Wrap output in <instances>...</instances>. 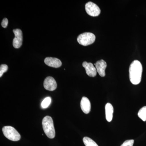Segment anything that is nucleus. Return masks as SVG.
Masks as SVG:
<instances>
[{"mask_svg": "<svg viewBox=\"0 0 146 146\" xmlns=\"http://www.w3.org/2000/svg\"><path fill=\"white\" fill-rule=\"evenodd\" d=\"M8 24V20L7 18H5L3 19L1 23V25L3 27L5 28L7 27Z\"/></svg>", "mask_w": 146, "mask_h": 146, "instance_id": "a211bd4d", "label": "nucleus"}, {"mask_svg": "<svg viewBox=\"0 0 146 146\" xmlns=\"http://www.w3.org/2000/svg\"><path fill=\"white\" fill-rule=\"evenodd\" d=\"M143 72V66L140 61L134 60L129 68V77L131 83L137 85L141 82Z\"/></svg>", "mask_w": 146, "mask_h": 146, "instance_id": "f257e3e1", "label": "nucleus"}, {"mask_svg": "<svg viewBox=\"0 0 146 146\" xmlns=\"http://www.w3.org/2000/svg\"><path fill=\"white\" fill-rule=\"evenodd\" d=\"M83 141L85 146H98L95 141L88 137H84Z\"/></svg>", "mask_w": 146, "mask_h": 146, "instance_id": "ddd939ff", "label": "nucleus"}, {"mask_svg": "<svg viewBox=\"0 0 146 146\" xmlns=\"http://www.w3.org/2000/svg\"><path fill=\"white\" fill-rule=\"evenodd\" d=\"M51 102V98L50 97H47L43 100L42 104L41 106L43 108H46L49 106Z\"/></svg>", "mask_w": 146, "mask_h": 146, "instance_id": "2eb2a0df", "label": "nucleus"}, {"mask_svg": "<svg viewBox=\"0 0 146 146\" xmlns=\"http://www.w3.org/2000/svg\"><path fill=\"white\" fill-rule=\"evenodd\" d=\"M80 107L82 110L85 114H89L91 111V105L88 98L85 97H82L80 102Z\"/></svg>", "mask_w": 146, "mask_h": 146, "instance_id": "9b49d317", "label": "nucleus"}, {"mask_svg": "<svg viewBox=\"0 0 146 146\" xmlns=\"http://www.w3.org/2000/svg\"><path fill=\"white\" fill-rule=\"evenodd\" d=\"M94 65L100 76L104 77L106 75L105 70L107 67L106 62L104 60H101L97 61Z\"/></svg>", "mask_w": 146, "mask_h": 146, "instance_id": "1a4fd4ad", "label": "nucleus"}, {"mask_svg": "<svg viewBox=\"0 0 146 146\" xmlns=\"http://www.w3.org/2000/svg\"><path fill=\"white\" fill-rule=\"evenodd\" d=\"M42 125L43 130L47 137L51 139L54 138L55 136V131L51 117L46 116L42 120Z\"/></svg>", "mask_w": 146, "mask_h": 146, "instance_id": "f03ea898", "label": "nucleus"}, {"mask_svg": "<svg viewBox=\"0 0 146 146\" xmlns=\"http://www.w3.org/2000/svg\"><path fill=\"white\" fill-rule=\"evenodd\" d=\"M95 40L96 36L91 33H84L80 35L77 38L79 44L84 46H87L93 44Z\"/></svg>", "mask_w": 146, "mask_h": 146, "instance_id": "20e7f679", "label": "nucleus"}, {"mask_svg": "<svg viewBox=\"0 0 146 146\" xmlns=\"http://www.w3.org/2000/svg\"><path fill=\"white\" fill-rule=\"evenodd\" d=\"M8 67L7 65L5 64H2L0 66V77H1L2 76L3 74L4 73L6 72L8 70Z\"/></svg>", "mask_w": 146, "mask_h": 146, "instance_id": "dca6fc26", "label": "nucleus"}, {"mask_svg": "<svg viewBox=\"0 0 146 146\" xmlns=\"http://www.w3.org/2000/svg\"><path fill=\"white\" fill-rule=\"evenodd\" d=\"M44 86L46 90L53 91L57 88V83L53 78L48 76L45 79L44 82Z\"/></svg>", "mask_w": 146, "mask_h": 146, "instance_id": "0eeeda50", "label": "nucleus"}, {"mask_svg": "<svg viewBox=\"0 0 146 146\" xmlns=\"http://www.w3.org/2000/svg\"><path fill=\"white\" fill-rule=\"evenodd\" d=\"M45 64L50 67L58 68L62 65V62L56 58L47 57L44 60Z\"/></svg>", "mask_w": 146, "mask_h": 146, "instance_id": "9d476101", "label": "nucleus"}, {"mask_svg": "<svg viewBox=\"0 0 146 146\" xmlns=\"http://www.w3.org/2000/svg\"><path fill=\"white\" fill-rule=\"evenodd\" d=\"M2 131L4 135L9 140L11 141H17L21 139V136L18 131L10 126H7L3 128Z\"/></svg>", "mask_w": 146, "mask_h": 146, "instance_id": "7ed1b4c3", "label": "nucleus"}, {"mask_svg": "<svg viewBox=\"0 0 146 146\" xmlns=\"http://www.w3.org/2000/svg\"><path fill=\"white\" fill-rule=\"evenodd\" d=\"M82 66L85 68L86 74L89 76L94 77L96 76V69L92 63H87L86 61H84L82 63Z\"/></svg>", "mask_w": 146, "mask_h": 146, "instance_id": "6e6552de", "label": "nucleus"}, {"mask_svg": "<svg viewBox=\"0 0 146 146\" xmlns=\"http://www.w3.org/2000/svg\"><path fill=\"white\" fill-rule=\"evenodd\" d=\"M106 118L108 121L110 122L113 118L114 108L111 104L108 103L105 106Z\"/></svg>", "mask_w": 146, "mask_h": 146, "instance_id": "f8f14e48", "label": "nucleus"}, {"mask_svg": "<svg viewBox=\"0 0 146 146\" xmlns=\"http://www.w3.org/2000/svg\"><path fill=\"white\" fill-rule=\"evenodd\" d=\"M85 10L89 16L96 17L101 13V10L98 5L91 2H89L85 5Z\"/></svg>", "mask_w": 146, "mask_h": 146, "instance_id": "39448f33", "label": "nucleus"}, {"mask_svg": "<svg viewBox=\"0 0 146 146\" xmlns=\"http://www.w3.org/2000/svg\"><path fill=\"white\" fill-rule=\"evenodd\" d=\"M138 117L143 121H146V106H144L138 111Z\"/></svg>", "mask_w": 146, "mask_h": 146, "instance_id": "4468645a", "label": "nucleus"}, {"mask_svg": "<svg viewBox=\"0 0 146 146\" xmlns=\"http://www.w3.org/2000/svg\"><path fill=\"white\" fill-rule=\"evenodd\" d=\"M134 140H129L126 141L121 146H133Z\"/></svg>", "mask_w": 146, "mask_h": 146, "instance_id": "f3484780", "label": "nucleus"}, {"mask_svg": "<svg viewBox=\"0 0 146 146\" xmlns=\"http://www.w3.org/2000/svg\"><path fill=\"white\" fill-rule=\"evenodd\" d=\"M13 32L15 35V38L13 39V47L15 48H19L23 44V33L19 29L13 30Z\"/></svg>", "mask_w": 146, "mask_h": 146, "instance_id": "423d86ee", "label": "nucleus"}]
</instances>
